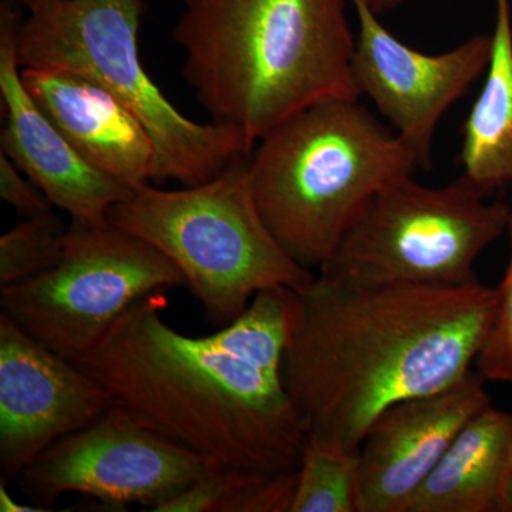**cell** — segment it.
<instances>
[{
  "instance_id": "6da1fadb",
  "label": "cell",
  "mask_w": 512,
  "mask_h": 512,
  "mask_svg": "<svg viewBox=\"0 0 512 512\" xmlns=\"http://www.w3.org/2000/svg\"><path fill=\"white\" fill-rule=\"evenodd\" d=\"M258 292L231 325L200 338L171 328L160 292L140 299L73 363L167 436L232 470H301L309 437L286 389L289 292Z\"/></svg>"
},
{
  "instance_id": "7a4b0ae2",
  "label": "cell",
  "mask_w": 512,
  "mask_h": 512,
  "mask_svg": "<svg viewBox=\"0 0 512 512\" xmlns=\"http://www.w3.org/2000/svg\"><path fill=\"white\" fill-rule=\"evenodd\" d=\"M495 301L480 282L367 286L318 275L289 292L284 380L309 440L359 451L384 410L460 382Z\"/></svg>"
},
{
  "instance_id": "3957f363",
  "label": "cell",
  "mask_w": 512,
  "mask_h": 512,
  "mask_svg": "<svg viewBox=\"0 0 512 512\" xmlns=\"http://www.w3.org/2000/svg\"><path fill=\"white\" fill-rule=\"evenodd\" d=\"M173 40L212 123L254 148L282 121L330 99L359 100L346 0H181Z\"/></svg>"
},
{
  "instance_id": "277c9868",
  "label": "cell",
  "mask_w": 512,
  "mask_h": 512,
  "mask_svg": "<svg viewBox=\"0 0 512 512\" xmlns=\"http://www.w3.org/2000/svg\"><path fill=\"white\" fill-rule=\"evenodd\" d=\"M414 167L409 148L359 100H323L259 141L252 191L286 254L319 271L377 192Z\"/></svg>"
},
{
  "instance_id": "5b68a950",
  "label": "cell",
  "mask_w": 512,
  "mask_h": 512,
  "mask_svg": "<svg viewBox=\"0 0 512 512\" xmlns=\"http://www.w3.org/2000/svg\"><path fill=\"white\" fill-rule=\"evenodd\" d=\"M15 2L29 13L15 37L20 69L79 74L123 101L156 147L151 181L207 183L235 157L254 151L234 128L188 119L148 76L138 33L150 0Z\"/></svg>"
},
{
  "instance_id": "8992f818",
  "label": "cell",
  "mask_w": 512,
  "mask_h": 512,
  "mask_svg": "<svg viewBox=\"0 0 512 512\" xmlns=\"http://www.w3.org/2000/svg\"><path fill=\"white\" fill-rule=\"evenodd\" d=\"M251 154L235 157L207 183L181 190L134 188L107 217L167 256L220 329L247 311L256 293L303 291L316 278L266 227L252 191Z\"/></svg>"
},
{
  "instance_id": "52a82bcc",
  "label": "cell",
  "mask_w": 512,
  "mask_h": 512,
  "mask_svg": "<svg viewBox=\"0 0 512 512\" xmlns=\"http://www.w3.org/2000/svg\"><path fill=\"white\" fill-rule=\"evenodd\" d=\"M460 175L440 188L412 174L384 185L350 225L319 276L353 285L463 286L474 262L510 225L504 202Z\"/></svg>"
},
{
  "instance_id": "ba28073f",
  "label": "cell",
  "mask_w": 512,
  "mask_h": 512,
  "mask_svg": "<svg viewBox=\"0 0 512 512\" xmlns=\"http://www.w3.org/2000/svg\"><path fill=\"white\" fill-rule=\"evenodd\" d=\"M185 286L158 249L110 224L72 220L55 268L0 291V308L23 332L66 359L93 349L140 299Z\"/></svg>"
},
{
  "instance_id": "9c48e42d",
  "label": "cell",
  "mask_w": 512,
  "mask_h": 512,
  "mask_svg": "<svg viewBox=\"0 0 512 512\" xmlns=\"http://www.w3.org/2000/svg\"><path fill=\"white\" fill-rule=\"evenodd\" d=\"M220 467L117 402L47 448L20 478L39 507L73 493L109 507L137 503L153 511Z\"/></svg>"
},
{
  "instance_id": "30bf717a",
  "label": "cell",
  "mask_w": 512,
  "mask_h": 512,
  "mask_svg": "<svg viewBox=\"0 0 512 512\" xmlns=\"http://www.w3.org/2000/svg\"><path fill=\"white\" fill-rule=\"evenodd\" d=\"M359 33L352 72L360 96L366 94L409 148L416 167L430 170L433 138L444 113L487 70L491 35L470 37L441 55L413 49L384 28L366 0H349Z\"/></svg>"
},
{
  "instance_id": "8fae6325",
  "label": "cell",
  "mask_w": 512,
  "mask_h": 512,
  "mask_svg": "<svg viewBox=\"0 0 512 512\" xmlns=\"http://www.w3.org/2000/svg\"><path fill=\"white\" fill-rule=\"evenodd\" d=\"M117 403L109 387L0 315V468L15 480Z\"/></svg>"
},
{
  "instance_id": "7c38bea8",
  "label": "cell",
  "mask_w": 512,
  "mask_h": 512,
  "mask_svg": "<svg viewBox=\"0 0 512 512\" xmlns=\"http://www.w3.org/2000/svg\"><path fill=\"white\" fill-rule=\"evenodd\" d=\"M25 8L0 3V97L5 126L0 153L28 175L72 220L109 224V211L133 190L84 160L26 89L16 57L15 37Z\"/></svg>"
},
{
  "instance_id": "4fadbf2b",
  "label": "cell",
  "mask_w": 512,
  "mask_h": 512,
  "mask_svg": "<svg viewBox=\"0 0 512 512\" xmlns=\"http://www.w3.org/2000/svg\"><path fill=\"white\" fill-rule=\"evenodd\" d=\"M477 370L440 392L384 410L359 448V512H406L407 504L471 417L490 406Z\"/></svg>"
},
{
  "instance_id": "5bb4252c",
  "label": "cell",
  "mask_w": 512,
  "mask_h": 512,
  "mask_svg": "<svg viewBox=\"0 0 512 512\" xmlns=\"http://www.w3.org/2000/svg\"><path fill=\"white\" fill-rule=\"evenodd\" d=\"M33 99L77 153L128 188L151 181L156 147L136 114L79 74L20 69Z\"/></svg>"
},
{
  "instance_id": "9a60e30c",
  "label": "cell",
  "mask_w": 512,
  "mask_h": 512,
  "mask_svg": "<svg viewBox=\"0 0 512 512\" xmlns=\"http://www.w3.org/2000/svg\"><path fill=\"white\" fill-rule=\"evenodd\" d=\"M512 413L484 407L467 421L406 512H512Z\"/></svg>"
},
{
  "instance_id": "2e32d148",
  "label": "cell",
  "mask_w": 512,
  "mask_h": 512,
  "mask_svg": "<svg viewBox=\"0 0 512 512\" xmlns=\"http://www.w3.org/2000/svg\"><path fill=\"white\" fill-rule=\"evenodd\" d=\"M487 77L463 127V175L487 194L512 183V18L510 0H495Z\"/></svg>"
},
{
  "instance_id": "e0dca14e",
  "label": "cell",
  "mask_w": 512,
  "mask_h": 512,
  "mask_svg": "<svg viewBox=\"0 0 512 512\" xmlns=\"http://www.w3.org/2000/svg\"><path fill=\"white\" fill-rule=\"evenodd\" d=\"M359 451L309 440L291 512H359Z\"/></svg>"
},
{
  "instance_id": "ac0fdd59",
  "label": "cell",
  "mask_w": 512,
  "mask_h": 512,
  "mask_svg": "<svg viewBox=\"0 0 512 512\" xmlns=\"http://www.w3.org/2000/svg\"><path fill=\"white\" fill-rule=\"evenodd\" d=\"M66 225L55 212L25 218L0 238V291L55 268L63 254Z\"/></svg>"
},
{
  "instance_id": "d6986e66",
  "label": "cell",
  "mask_w": 512,
  "mask_h": 512,
  "mask_svg": "<svg viewBox=\"0 0 512 512\" xmlns=\"http://www.w3.org/2000/svg\"><path fill=\"white\" fill-rule=\"evenodd\" d=\"M510 259L501 284L495 288L497 301L490 329L476 360V370L487 382L512 384V214Z\"/></svg>"
},
{
  "instance_id": "ffe728a7",
  "label": "cell",
  "mask_w": 512,
  "mask_h": 512,
  "mask_svg": "<svg viewBox=\"0 0 512 512\" xmlns=\"http://www.w3.org/2000/svg\"><path fill=\"white\" fill-rule=\"evenodd\" d=\"M256 474L251 471L232 470L220 467L210 471L184 491L165 503L158 505L156 512H224L232 495L244 487Z\"/></svg>"
},
{
  "instance_id": "44dd1931",
  "label": "cell",
  "mask_w": 512,
  "mask_h": 512,
  "mask_svg": "<svg viewBox=\"0 0 512 512\" xmlns=\"http://www.w3.org/2000/svg\"><path fill=\"white\" fill-rule=\"evenodd\" d=\"M0 197L23 218L39 217L53 211L45 192L0 153Z\"/></svg>"
},
{
  "instance_id": "7402d4cb",
  "label": "cell",
  "mask_w": 512,
  "mask_h": 512,
  "mask_svg": "<svg viewBox=\"0 0 512 512\" xmlns=\"http://www.w3.org/2000/svg\"><path fill=\"white\" fill-rule=\"evenodd\" d=\"M0 511L2 512H43L47 511L46 508L32 507L28 504H20L12 495L9 494L8 488H6L5 480L2 478L0 483Z\"/></svg>"
},
{
  "instance_id": "603a6c76",
  "label": "cell",
  "mask_w": 512,
  "mask_h": 512,
  "mask_svg": "<svg viewBox=\"0 0 512 512\" xmlns=\"http://www.w3.org/2000/svg\"><path fill=\"white\" fill-rule=\"evenodd\" d=\"M404 2H406V0H366L370 9L379 16L383 15V13L390 12V10L399 8Z\"/></svg>"
},
{
  "instance_id": "cb8c5ba5",
  "label": "cell",
  "mask_w": 512,
  "mask_h": 512,
  "mask_svg": "<svg viewBox=\"0 0 512 512\" xmlns=\"http://www.w3.org/2000/svg\"><path fill=\"white\" fill-rule=\"evenodd\" d=\"M508 497H510V501H511V505H512V473H511L510 487H508Z\"/></svg>"
}]
</instances>
